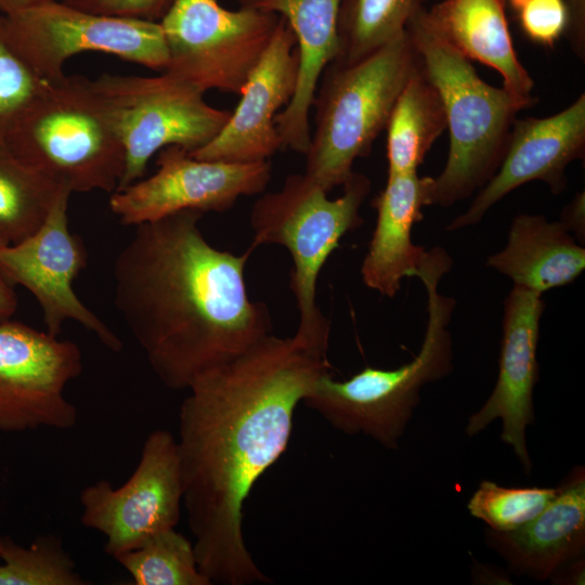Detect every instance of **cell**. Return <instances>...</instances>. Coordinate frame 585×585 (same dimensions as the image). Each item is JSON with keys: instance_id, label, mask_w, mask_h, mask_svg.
I'll use <instances>...</instances> for the list:
<instances>
[{"instance_id": "cell-9", "label": "cell", "mask_w": 585, "mask_h": 585, "mask_svg": "<svg viewBox=\"0 0 585 585\" xmlns=\"http://www.w3.org/2000/svg\"><path fill=\"white\" fill-rule=\"evenodd\" d=\"M280 15L252 8L236 11L217 0H174L160 20L168 64L162 73L203 91L240 94L266 50Z\"/></svg>"}, {"instance_id": "cell-17", "label": "cell", "mask_w": 585, "mask_h": 585, "mask_svg": "<svg viewBox=\"0 0 585 585\" xmlns=\"http://www.w3.org/2000/svg\"><path fill=\"white\" fill-rule=\"evenodd\" d=\"M544 308L542 295L512 286L504 301L497 381L466 426L467 435L472 437L500 419V439L512 447L526 474L532 461L525 432L534 420L533 390L538 381L536 354Z\"/></svg>"}, {"instance_id": "cell-34", "label": "cell", "mask_w": 585, "mask_h": 585, "mask_svg": "<svg viewBox=\"0 0 585 585\" xmlns=\"http://www.w3.org/2000/svg\"><path fill=\"white\" fill-rule=\"evenodd\" d=\"M42 1L46 0H0V15H10Z\"/></svg>"}, {"instance_id": "cell-27", "label": "cell", "mask_w": 585, "mask_h": 585, "mask_svg": "<svg viewBox=\"0 0 585 585\" xmlns=\"http://www.w3.org/2000/svg\"><path fill=\"white\" fill-rule=\"evenodd\" d=\"M75 561L54 534H41L29 546L0 535V585H86Z\"/></svg>"}, {"instance_id": "cell-19", "label": "cell", "mask_w": 585, "mask_h": 585, "mask_svg": "<svg viewBox=\"0 0 585 585\" xmlns=\"http://www.w3.org/2000/svg\"><path fill=\"white\" fill-rule=\"evenodd\" d=\"M341 0H238L240 6L282 16L292 29L299 51L296 91L274 123L282 150L308 151L310 108L326 65L338 52L337 18Z\"/></svg>"}, {"instance_id": "cell-26", "label": "cell", "mask_w": 585, "mask_h": 585, "mask_svg": "<svg viewBox=\"0 0 585 585\" xmlns=\"http://www.w3.org/2000/svg\"><path fill=\"white\" fill-rule=\"evenodd\" d=\"M115 560L135 585H211L198 568L193 544L174 528L152 535Z\"/></svg>"}, {"instance_id": "cell-20", "label": "cell", "mask_w": 585, "mask_h": 585, "mask_svg": "<svg viewBox=\"0 0 585 585\" xmlns=\"http://www.w3.org/2000/svg\"><path fill=\"white\" fill-rule=\"evenodd\" d=\"M430 177L417 172L388 176L373 207L376 226L364 257L363 283L382 296L393 298L404 277H414L428 251L413 243L412 229L421 220V208L430 206Z\"/></svg>"}, {"instance_id": "cell-7", "label": "cell", "mask_w": 585, "mask_h": 585, "mask_svg": "<svg viewBox=\"0 0 585 585\" xmlns=\"http://www.w3.org/2000/svg\"><path fill=\"white\" fill-rule=\"evenodd\" d=\"M0 142L72 193H113L125 171L123 147L82 76L48 81Z\"/></svg>"}, {"instance_id": "cell-6", "label": "cell", "mask_w": 585, "mask_h": 585, "mask_svg": "<svg viewBox=\"0 0 585 585\" xmlns=\"http://www.w3.org/2000/svg\"><path fill=\"white\" fill-rule=\"evenodd\" d=\"M370 185L366 176L353 171L342 185L341 196L329 199L328 192L306 173L291 174L280 191L262 195L251 209L250 248L282 245L294 262L290 288L299 312L294 337L324 353L330 325L316 304L317 278L342 236L363 224L360 208Z\"/></svg>"}, {"instance_id": "cell-5", "label": "cell", "mask_w": 585, "mask_h": 585, "mask_svg": "<svg viewBox=\"0 0 585 585\" xmlns=\"http://www.w3.org/2000/svg\"><path fill=\"white\" fill-rule=\"evenodd\" d=\"M418 61L405 28L355 63L326 65L314 95L315 128L304 172L326 192L343 185L355 159L370 152Z\"/></svg>"}, {"instance_id": "cell-15", "label": "cell", "mask_w": 585, "mask_h": 585, "mask_svg": "<svg viewBox=\"0 0 585 585\" xmlns=\"http://www.w3.org/2000/svg\"><path fill=\"white\" fill-rule=\"evenodd\" d=\"M584 154V93L555 115L516 118L497 171L446 230L452 232L478 224L492 206L528 182L542 181L552 194L561 193L567 188V167Z\"/></svg>"}, {"instance_id": "cell-28", "label": "cell", "mask_w": 585, "mask_h": 585, "mask_svg": "<svg viewBox=\"0 0 585 585\" xmlns=\"http://www.w3.org/2000/svg\"><path fill=\"white\" fill-rule=\"evenodd\" d=\"M556 494L557 487H505L484 480L469 498L467 508L490 530L508 532L535 518Z\"/></svg>"}, {"instance_id": "cell-14", "label": "cell", "mask_w": 585, "mask_h": 585, "mask_svg": "<svg viewBox=\"0 0 585 585\" xmlns=\"http://www.w3.org/2000/svg\"><path fill=\"white\" fill-rule=\"evenodd\" d=\"M69 190L58 195L39 229L23 240L0 247V272L12 286H22L37 300L46 330L58 337L66 321L93 333L110 351L120 352L119 337L74 290L87 264V252L68 224Z\"/></svg>"}, {"instance_id": "cell-32", "label": "cell", "mask_w": 585, "mask_h": 585, "mask_svg": "<svg viewBox=\"0 0 585 585\" xmlns=\"http://www.w3.org/2000/svg\"><path fill=\"white\" fill-rule=\"evenodd\" d=\"M585 197L584 193H578L574 199L566 206L561 214L560 221L566 225L568 231L574 233L580 239L584 237L585 230Z\"/></svg>"}, {"instance_id": "cell-35", "label": "cell", "mask_w": 585, "mask_h": 585, "mask_svg": "<svg viewBox=\"0 0 585 585\" xmlns=\"http://www.w3.org/2000/svg\"><path fill=\"white\" fill-rule=\"evenodd\" d=\"M0 515H1V508H0Z\"/></svg>"}, {"instance_id": "cell-13", "label": "cell", "mask_w": 585, "mask_h": 585, "mask_svg": "<svg viewBox=\"0 0 585 585\" xmlns=\"http://www.w3.org/2000/svg\"><path fill=\"white\" fill-rule=\"evenodd\" d=\"M157 170L117 190L109 208L125 225H139L180 211L223 212L242 196L263 192L271 162H226L198 159L177 145L158 152Z\"/></svg>"}, {"instance_id": "cell-23", "label": "cell", "mask_w": 585, "mask_h": 585, "mask_svg": "<svg viewBox=\"0 0 585 585\" xmlns=\"http://www.w3.org/2000/svg\"><path fill=\"white\" fill-rule=\"evenodd\" d=\"M445 129L442 99L419 58L396 98L386 126L388 176L417 172Z\"/></svg>"}, {"instance_id": "cell-16", "label": "cell", "mask_w": 585, "mask_h": 585, "mask_svg": "<svg viewBox=\"0 0 585 585\" xmlns=\"http://www.w3.org/2000/svg\"><path fill=\"white\" fill-rule=\"evenodd\" d=\"M298 75L297 40L289 24L280 16L274 35L227 122L216 138L190 155L226 162L269 160L282 150L274 118L294 96Z\"/></svg>"}, {"instance_id": "cell-3", "label": "cell", "mask_w": 585, "mask_h": 585, "mask_svg": "<svg viewBox=\"0 0 585 585\" xmlns=\"http://www.w3.org/2000/svg\"><path fill=\"white\" fill-rule=\"evenodd\" d=\"M452 268L443 248H432L415 273L427 291L428 322L417 355L394 369L367 366L347 380L330 372L320 376L303 402L332 427L346 434H364L388 450H396L421 388L453 369V346L447 328L455 300L439 292V282Z\"/></svg>"}, {"instance_id": "cell-25", "label": "cell", "mask_w": 585, "mask_h": 585, "mask_svg": "<svg viewBox=\"0 0 585 585\" xmlns=\"http://www.w3.org/2000/svg\"><path fill=\"white\" fill-rule=\"evenodd\" d=\"M427 0H341L338 52L333 60L355 63L401 35Z\"/></svg>"}, {"instance_id": "cell-29", "label": "cell", "mask_w": 585, "mask_h": 585, "mask_svg": "<svg viewBox=\"0 0 585 585\" xmlns=\"http://www.w3.org/2000/svg\"><path fill=\"white\" fill-rule=\"evenodd\" d=\"M47 82L13 50L0 15V140L34 103Z\"/></svg>"}, {"instance_id": "cell-31", "label": "cell", "mask_w": 585, "mask_h": 585, "mask_svg": "<svg viewBox=\"0 0 585 585\" xmlns=\"http://www.w3.org/2000/svg\"><path fill=\"white\" fill-rule=\"evenodd\" d=\"M86 12L160 22L174 0H61Z\"/></svg>"}, {"instance_id": "cell-10", "label": "cell", "mask_w": 585, "mask_h": 585, "mask_svg": "<svg viewBox=\"0 0 585 585\" xmlns=\"http://www.w3.org/2000/svg\"><path fill=\"white\" fill-rule=\"evenodd\" d=\"M2 16L11 47L46 81L63 78L65 62L87 51L161 73L168 64L159 22L90 13L55 0Z\"/></svg>"}, {"instance_id": "cell-18", "label": "cell", "mask_w": 585, "mask_h": 585, "mask_svg": "<svg viewBox=\"0 0 585 585\" xmlns=\"http://www.w3.org/2000/svg\"><path fill=\"white\" fill-rule=\"evenodd\" d=\"M486 545L519 575L552 577L581 558L585 547V470L575 467L531 521L508 532L487 529Z\"/></svg>"}, {"instance_id": "cell-2", "label": "cell", "mask_w": 585, "mask_h": 585, "mask_svg": "<svg viewBox=\"0 0 585 585\" xmlns=\"http://www.w3.org/2000/svg\"><path fill=\"white\" fill-rule=\"evenodd\" d=\"M202 216L185 210L135 225L113 266L116 309L171 390L187 389L272 329L266 304L246 290L253 249L213 247L199 229Z\"/></svg>"}, {"instance_id": "cell-8", "label": "cell", "mask_w": 585, "mask_h": 585, "mask_svg": "<svg viewBox=\"0 0 585 585\" xmlns=\"http://www.w3.org/2000/svg\"><path fill=\"white\" fill-rule=\"evenodd\" d=\"M90 87L123 147L125 171L117 190L142 179L151 157L167 146L188 153L203 147L232 114L209 105L203 91L167 73L103 74L90 80Z\"/></svg>"}, {"instance_id": "cell-4", "label": "cell", "mask_w": 585, "mask_h": 585, "mask_svg": "<svg viewBox=\"0 0 585 585\" xmlns=\"http://www.w3.org/2000/svg\"><path fill=\"white\" fill-rule=\"evenodd\" d=\"M406 30L444 105L450 148L443 171L432 179L430 206L448 207L494 176L517 114L533 104L482 80L471 62L435 32L425 8Z\"/></svg>"}, {"instance_id": "cell-12", "label": "cell", "mask_w": 585, "mask_h": 585, "mask_svg": "<svg viewBox=\"0 0 585 585\" xmlns=\"http://www.w3.org/2000/svg\"><path fill=\"white\" fill-rule=\"evenodd\" d=\"M83 369L80 348L12 317L0 321V430H66L78 421L65 396Z\"/></svg>"}, {"instance_id": "cell-30", "label": "cell", "mask_w": 585, "mask_h": 585, "mask_svg": "<svg viewBox=\"0 0 585 585\" xmlns=\"http://www.w3.org/2000/svg\"><path fill=\"white\" fill-rule=\"evenodd\" d=\"M523 35L535 44L552 48L569 26L567 0H506Z\"/></svg>"}, {"instance_id": "cell-21", "label": "cell", "mask_w": 585, "mask_h": 585, "mask_svg": "<svg viewBox=\"0 0 585 585\" xmlns=\"http://www.w3.org/2000/svg\"><path fill=\"white\" fill-rule=\"evenodd\" d=\"M506 0H442L427 18L435 32L469 61L495 69L503 88L534 104V81L518 58L506 15Z\"/></svg>"}, {"instance_id": "cell-22", "label": "cell", "mask_w": 585, "mask_h": 585, "mask_svg": "<svg viewBox=\"0 0 585 585\" xmlns=\"http://www.w3.org/2000/svg\"><path fill=\"white\" fill-rule=\"evenodd\" d=\"M486 266L509 277L514 286L543 295L574 282L585 268V249L561 221L541 214L512 219L506 246Z\"/></svg>"}, {"instance_id": "cell-33", "label": "cell", "mask_w": 585, "mask_h": 585, "mask_svg": "<svg viewBox=\"0 0 585 585\" xmlns=\"http://www.w3.org/2000/svg\"><path fill=\"white\" fill-rule=\"evenodd\" d=\"M0 240V247L4 246ZM17 308V297L12 286L0 272V321L11 318Z\"/></svg>"}, {"instance_id": "cell-1", "label": "cell", "mask_w": 585, "mask_h": 585, "mask_svg": "<svg viewBox=\"0 0 585 585\" xmlns=\"http://www.w3.org/2000/svg\"><path fill=\"white\" fill-rule=\"evenodd\" d=\"M330 369L327 353L269 334L188 386L178 418L182 505L211 584L270 582L244 541V503L285 452L297 405Z\"/></svg>"}, {"instance_id": "cell-24", "label": "cell", "mask_w": 585, "mask_h": 585, "mask_svg": "<svg viewBox=\"0 0 585 585\" xmlns=\"http://www.w3.org/2000/svg\"><path fill=\"white\" fill-rule=\"evenodd\" d=\"M66 188L0 142V240L12 245L36 232Z\"/></svg>"}, {"instance_id": "cell-11", "label": "cell", "mask_w": 585, "mask_h": 585, "mask_svg": "<svg viewBox=\"0 0 585 585\" xmlns=\"http://www.w3.org/2000/svg\"><path fill=\"white\" fill-rule=\"evenodd\" d=\"M182 499L177 439L158 429L146 437L139 463L123 484L114 487L108 480H99L81 491L80 521L105 537L104 551L115 559L176 528Z\"/></svg>"}]
</instances>
